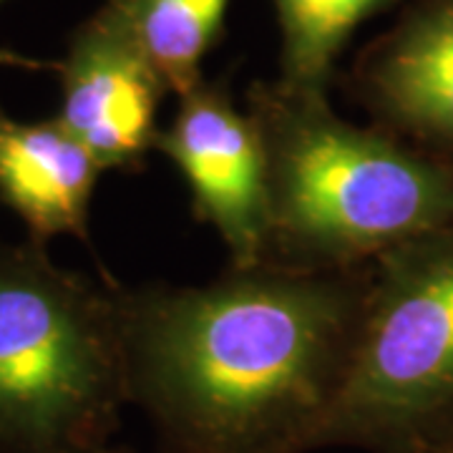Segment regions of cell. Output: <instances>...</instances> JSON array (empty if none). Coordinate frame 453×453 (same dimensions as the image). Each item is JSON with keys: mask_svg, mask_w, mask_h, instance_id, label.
<instances>
[{"mask_svg": "<svg viewBox=\"0 0 453 453\" xmlns=\"http://www.w3.org/2000/svg\"><path fill=\"white\" fill-rule=\"evenodd\" d=\"M127 403L124 288L0 242V453H94Z\"/></svg>", "mask_w": 453, "mask_h": 453, "instance_id": "obj_3", "label": "cell"}, {"mask_svg": "<svg viewBox=\"0 0 453 453\" xmlns=\"http://www.w3.org/2000/svg\"><path fill=\"white\" fill-rule=\"evenodd\" d=\"M146 56L172 94L184 96L202 79L204 56L222 31L229 0H124Z\"/></svg>", "mask_w": 453, "mask_h": 453, "instance_id": "obj_10", "label": "cell"}, {"mask_svg": "<svg viewBox=\"0 0 453 453\" xmlns=\"http://www.w3.org/2000/svg\"><path fill=\"white\" fill-rule=\"evenodd\" d=\"M280 23V79L300 94H327L335 61L356 28L395 0H273Z\"/></svg>", "mask_w": 453, "mask_h": 453, "instance_id": "obj_9", "label": "cell"}, {"mask_svg": "<svg viewBox=\"0 0 453 453\" xmlns=\"http://www.w3.org/2000/svg\"><path fill=\"white\" fill-rule=\"evenodd\" d=\"M94 453H131V451H127V449H109V446H104V449H98V451Z\"/></svg>", "mask_w": 453, "mask_h": 453, "instance_id": "obj_12", "label": "cell"}, {"mask_svg": "<svg viewBox=\"0 0 453 453\" xmlns=\"http://www.w3.org/2000/svg\"><path fill=\"white\" fill-rule=\"evenodd\" d=\"M3 3H5V0H0V5H3Z\"/></svg>", "mask_w": 453, "mask_h": 453, "instance_id": "obj_13", "label": "cell"}, {"mask_svg": "<svg viewBox=\"0 0 453 453\" xmlns=\"http://www.w3.org/2000/svg\"><path fill=\"white\" fill-rule=\"evenodd\" d=\"M154 151L181 172L196 219L217 229L234 267L267 259L265 149L250 111H240L222 83L202 81L179 96Z\"/></svg>", "mask_w": 453, "mask_h": 453, "instance_id": "obj_6", "label": "cell"}, {"mask_svg": "<svg viewBox=\"0 0 453 453\" xmlns=\"http://www.w3.org/2000/svg\"><path fill=\"white\" fill-rule=\"evenodd\" d=\"M46 61H35L23 53H16L11 49H0V68H26V71H41L46 68Z\"/></svg>", "mask_w": 453, "mask_h": 453, "instance_id": "obj_11", "label": "cell"}, {"mask_svg": "<svg viewBox=\"0 0 453 453\" xmlns=\"http://www.w3.org/2000/svg\"><path fill=\"white\" fill-rule=\"evenodd\" d=\"M265 149L267 259L348 270L453 225V162L333 111L327 94L255 83Z\"/></svg>", "mask_w": 453, "mask_h": 453, "instance_id": "obj_2", "label": "cell"}, {"mask_svg": "<svg viewBox=\"0 0 453 453\" xmlns=\"http://www.w3.org/2000/svg\"><path fill=\"white\" fill-rule=\"evenodd\" d=\"M325 446L453 453V225L371 262L365 318Z\"/></svg>", "mask_w": 453, "mask_h": 453, "instance_id": "obj_4", "label": "cell"}, {"mask_svg": "<svg viewBox=\"0 0 453 453\" xmlns=\"http://www.w3.org/2000/svg\"><path fill=\"white\" fill-rule=\"evenodd\" d=\"M380 129L453 162V0H418L356 65Z\"/></svg>", "mask_w": 453, "mask_h": 453, "instance_id": "obj_7", "label": "cell"}, {"mask_svg": "<svg viewBox=\"0 0 453 453\" xmlns=\"http://www.w3.org/2000/svg\"><path fill=\"white\" fill-rule=\"evenodd\" d=\"M101 174L94 154L56 116L18 121L0 109V204L26 225L31 240H86Z\"/></svg>", "mask_w": 453, "mask_h": 453, "instance_id": "obj_8", "label": "cell"}, {"mask_svg": "<svg viewBox=\"0 0 453 453\" xmlns=\"http://www.w3.org/2000/svg\"><path fill=\"white\" fill-rule=\"evenodd\" d=\"M56 71V119L104 172L139 169L157 144V113L169 88L134 31L127 3L106 0L86 18Z\"/></svg>", "mask_w": 453, "mask_h": 453, "instance_id": "obj_5", "label": "cell"}, {"mask_svg": "<svg viewBox=\"0 0 453 453\" xmlns=\"http://www.w3.org/2000/svg\"><path fill=\"white\" fill-rule=\"evenodd\" d=\"M368 290L371 265L273 259L196 288H124L129 401L164 453L325 449Z\"/></svg>", "mask_w": 453, "mask_h": 453, "instance_id": "obj_1", "label": "cell"}]
</instances>
